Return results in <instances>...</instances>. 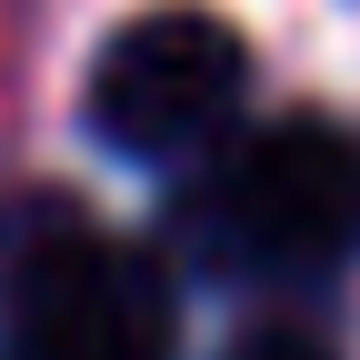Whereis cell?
Returning a JSON list of instances; mask_svg holds the SVG:
<instances>
[{"label":"cell","instance_id":"obj_1","mask_svg":"<svg viewBox=\"0 0 360 360\" xmlns=\"http://www.w3.org/2000/svg\"><path fill=\"white\" fill-rule=\"evenodd\" d=\"M170 240L210 281H330L360 260V130L270 120L220 141L170 210Z\"/></svg>","mask_w":360,"mask_h":360},{"label":"cell","instance_id":"obj_2","mask_svg":"<svg viewBox=\"0 0 360 360\" xmlns=\"http://www.w3.org/2000/svg\"><path fill=\"white\" fill-rule=\"evenodd\" d=\"M180 290L141 240L90 231L70 200H0V360H170Z\"/></svg>","mask_w":360,"mask_h":360},{"label":"cell","instance_id":"obj_3","mask_svg":"<svg viewBox=\"0 0 360 360\" xmlns=\"http://www.w3.org/2000/svg\"><path fill=\"white\" fill-rule=\"evenodd\" d=\"M250 101V40L220 20V11H141L101 40L80 90V120L110 160H141V170H191L240 130Z\"/></svg>","mask_w":360,"mask_h":360},{"label":"cell","instance_id":"obj_4","mask_svg":"<svg viewBox=\"0 0 360 360\" xmlns=\"http://www.w3.org/2000/svg\"><path fill=\"white\" fill-rule=\"evenodd\" d=\"M220 360H340V340L321 321H300V310H270V321H240L220 340Z\"/></svg>","mask_w":360,"mask_h":360}]
</instances>
